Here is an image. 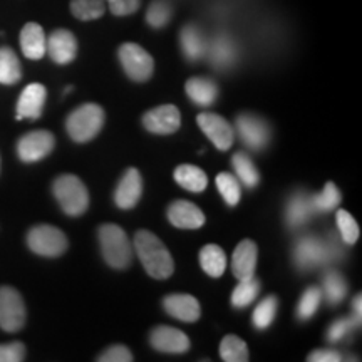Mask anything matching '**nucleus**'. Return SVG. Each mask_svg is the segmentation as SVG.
Here are the masks:
<instances>
[{
    "label": "nucleus",
    "mask_w": 362,
    "mask_h": 362,
    "mask_svg": "<svg viewBox=\"0 0 362 362\" xmlns=\"http://www.w3.org/2000/svg\"><path fill=\"white\" fill-rule=\"evenodd\" d=\"M134 252L148 272L149 277L165 280L173 275L175 262L165 243L148 230H139L134 235Z\"/></svg>",
    "instance_id": "obj_1"
},
{
    "label": "nucleus",
    "mask_w": 362,
    "mask_h": 362,
    "mask_svg": "<svg viewBox=\"0 0 362 362\" xmlns=\"http://www.w3.org/2000/svg\"><path fill=\"white\" fill-rule=\"evenodd\" d=\"M99 243H101V252L104 260L112 269L123 270L133 262L134 248L124 230L117 225L106 223L99 228Z\"/></svg>",
    "instance_id": "obj_2"
},
{
    "label": "nucleus",
    "mask_w": 362,
    "mask_h": 362,
    "mask_svg": "<svg viewBox=\"0 0 362 362\" xmlns=\"http://www.w3.org/2000/svg\"><path fill=\"white\" fill-rule=\"evenodd\" d=\"M54 197L62 211L69 216H81L89 206V193L88 188L78 176L62 175L56 178L52 185Z\"/></svg>",
    "instance_id": "obj_3"
},
{
    "label": "nucleus",
    "mask_w": 362,
    "mask_h": 362,
    "mask_svg": "<svg viewBox=\"0 0 362 362\" xmlns=\"http://www.w3.org/2000/svg\"><path fill=\"white\" fill-rule=\"evenodd\" d=\"M104 124V111L101 106L88 103L72 111L66 121L67 134L76 143H88L99 134Z\"/></svg>",
    "instance_id": "obj_4"
},
{
    "label": "nucleus",
    "mask_w": 362,
    "mask_h": 362,
    "mask_svg": "<svg viewBox=\"0 0 362 362\" xmlns=\"http://www.w3.org/2000/svg\"><path fill=\"white\" fill-rule=\"evenodd\" d=\"M27 245L40 257H61L67 250V237L64 232L52 225H37L27 233Z\"/></svg>",
    "instance_id": "obj_5"
},
{
    "label": "nucleus",
    "mask_w": 362,
    "mask_h": 362,
    "mask_svg": "<svg viewBox=\"0 0 362 362\" xmlns=\"http://www.w3.org/2000/svg\"><path fill=\"white\" fill-rule=\"evenodd\" d=\"M117 57H119L121 66H123L128 78L136 81V83H144L153 76L155 61L141 45L126 42L117 51Z\"/></svg>",
    "instance_id": "obj_6"
},
{
    "label": "nucleus",
    "mask_w": 362,
    "mask_h": 362,
    "mask_svg": "<svg viewBox=\"0 0 362 362\" xmlns=\"http://www.w3.org/2000/svg\"><path fill=\"white\" fill-rule=\"evenodd\" d=\"M24 298L13 287H0V329L17 332L25 325Z\"/></svg>",
    "instance_id": "obj_7"
},
{
    "label": "nucleus",
    "mask_w": 362,
    "mask_h": 362,
    "mask_svg": "<svg viewBox=\"0 0 362 362\" xmlns=\"http://www.w3.org/2000/svg\"><path fill=\"white\" fill-rule=\"evenodd\" d=\"M293 255H296L298 269L309 270L325 264L327 260H332L334 247H329V243H325L320 238L304 237L297 242Z\"/></svg>",
    "instance_id": "obj_8"
},
{
    "label": "nucleus",
    "mask_w": 362,
    "mask_h": 362,
    "mask_svg": "<svg viewBox=\"0 0 362 362\" xmlns=\"http://www.w3.org/2000/svg\"><path fill=\"white\" fill-rule=\"evenodd\" d=\"M54 144H56V139L49 131H30V133L22 136L17 143V155L24 163L40 161L51 155Z\"/></svg>",
    "instance_id": "obj_9"
},
{
    "label": "nucleus",
    "mask_w": 362,
    "mask_h": 362,
    "mask_svg": "<svg viewBox=\"0 0 362 362\" xmlns=\"http://www.w3.org/2000/svg\"><path fill=\"white\" fill-rule=\"evenodd\" d=\"M197 121L203 133L210 138V141L220 151H226V149L232 148L235 141V131L225 117L215 115V112H202Z\"/></svg>",
    "instance_id": "obj_10"
},
{
    "label": "nucleus",
    "mask_w": 362,
    "mask_h": 362,
    "mask_svg": "<svg viewBox=\"0 0 362 362\" xmlns=\"http://www.w3.org/2000/svg\"><path fill=\"white\" fill-rule=\"evenodd\" d=\"M237 131L243 143L253 151H260L270 141L269 124L255 115H240L237 117Z\"/></svg>",
    "instance_id": "obj_11"
},
{
    "label": "nucleus",
    "mask_w": 362,
    "mask_h": 362,
    "mask_svg": "<svg viewBox=\"0 0 362 362\" xmlns=\"http://www.w3.org/2000/svg\"><path fill=\"white\" fill-rule=\"evenodd\" d=\"M143 124L149 133L171 134L181 126V115L173 104L155 107L143 116Z\"/></svg>",
    "instance_id": "obj_12"
},
{
    "label": "nucleus",
    "mask_w": 362,
    "mask_h": 362,
    "mask_svg": "<svg viewBox=\"0 0 362 362\" xmlns=\"http://www.w3.org/2000/svg\"><path fill=\"white\" fill-rule=\"evenodd\" d=\"M45 52L56 64H69L78 54V40L74 34L66 29H57L49 35L45 44Z\"/></svg>",
    "instance_id": "obj_13"
},
{
    "label": "nucleus",
    "mask_w": 362,
    "mask_h": 362,
    "mask_svg": "<svg viewBox=\"0 0 362 362\" xmlns=\"http://www.w3.org/2000/svg\"><path fill=\"white\" fill-rule=\"evenodd\" d=\"M151 346L156 351L166 352V354H183L189 349V339L180 329L168 327V325H160V327L153 329L151 336H149Z\"/></svg>",
    "instance_id": "obj_14"
},
{
    "label": "nucleus",
    "mask_w": 362,
    "mask_h": 362,
    "mask_svg": "<svg viewBox=\"0 0 362 362\" xmlns=\"http://www.w3.org/2000/svg\"><path fill=\"white\" fill-rule=\"evenodd\" d=\"M143 194V180L136 168H128L115 192V202L121 210H131L138 205Z\"/></svg>",
    "instance_id": "obj_15"
},
{
    "label": "nucleus",
    "mask_w": 362,
    "mask_h": 362,
    "mask_svg": "<svg viewBox=\"0 0 362 362\" xmlns=\"http://www.w3.org/2000/svg\"><path fill=\"white\" fill-rule=\"evenodd\" d=\"M47 90L42 84H29L22 90L19 103H17V119H39L45 106Z\"/></svg>",
    "instance_id": "obj_16"
},
{
    "label": "nucleus",
    "mask_w": 362,
    "mask_h": 362,
    "mask_svg": "<svg viewBox=\"0 0 362 362\" xmlns=\"http://www.w3.org/2000/svg\"><path fill=\"white\" fill-rule=\"evenodd\" d=\"M168 220L181 230H197L205 223V214L194 203L178 200L168 206Z\"/></svg>",
    "instance_id": "obj_17"
},
{
    "label": "nucleus",
    "mask_w": 362,
    "mask_h": 362,
    "mask_svg": "<svg viewBox=\"0 0 362 362\" xmlns=\"http://www.w3.org/2000/svg\"><path fill=\"white\" fill-rule=\"evenodd\" d=\"M165 310L168 312L175 319L183 320V322H194V320L200 319L202 309L198 300L188 293H173L168 296L163 302Z\"/></svg>",
    "instance_id": "obj_18"
},
{
    "label": "nucleus",
    "mask_w": 362,
    "mask_h": 362,
    "mask_svg": "<svg viewBox=\"0 0 362 362\" xmlns=\"http://www.w3.org/2000/svg\"><path fill=\"white\" fill-rule=\"evenodd\" d=\"M257 257H259V250H257L255 243L252 240H243L233 252L232 270L235 277L238 280L253 277L257 267Z\"/></svg>",
    "instance_id": "obj_19"
},
{
    "label": "nucleus",
    "mask_w": 362,
    "mask_h": 362,
    "mask_svg": "<svg viewBox=\"0 0 362 362\" xmlns=\"http://www.w3.org/2000/svg\"><path fill=\"white\" fill-rule=\"evenodd\" d=\"M45 44H47V37H45L44 29L35 22H29L21 30V49L27 59L33 61H39L45 56Z\"/></svg>",
    "instance_id": "obj_20"
},
{
    "label": "nucleus",
    "mask_w": 362,
    "mask_h": 362,
    "mask_svg": "<svg viewBox=\"0 0 362 362\" xmlns=\"http://www.w3.org/2000/svg\"><path fill=\"white\" fill-rule=\"evenodd\" d=\"M175 180L176 183L180 185L181 188L188 189L192 193H202L205 192L206 185H208V178L205 175V171L198 166L193 165H181L175 170Z\"/></svg>",
    "instance_id": "obj_21"
},
{
    "label": "nucleus",
    "mask_w": 362,
    "mask_h": 362,
    "mask_svg": "<svg viewBox=\"0 0 362 362\" xmlns=\"http://www.w3.org/2000/svg\"><path fill=\"white\" fill-rule=\"evenodd\" d=\"M187 94L198 106H210L218 96V88L211 79L193 78L187 83Z\"/></svg>",
    "instance_id": "obj_22"
},
{
    "label": "nucleus",
    "mask_w": 362,
    "mask_h": 362,
    "mask_svg": "<svg viewBox=\"0 0 362 362\" xmlns=\"http://www.w3.org/2000/svg\"><path fill=\"white\" fill-rule=\"evenodd\" d=\"M22 78V66L11 47H0V84H17Z\"/></svg>",
    "instance_id": "obj_23"
},
{
    "label": "nucleus",
    "mask_w": 362,
    "mask_h": 362,
    "mask_svg": "<svg viewBox=\"0 0 362 362\" xmlns=\"http://www.w3.org/2000/svg\"><path fill=\"white\" fill-rule=\"evenodd\" d=\"M314 211L315 210L314 205H312L310 197H307L304 193H298L288 202L287 223L291 225L292 228H297V226L307 223V220L310 218Z\"/></svg>",
    "instance_id": "obj_24"
},
{
    "label": "nucleus",
    "mask_w": 362,
    "mask_h": 362,
    "mask_svg": "<svg viewBox=\"0 0 362 362\" xmlns=\"http://www.w3.org/2000/svg\"><path fill=\"white\" fill-rule=\"evenodd\" d=\"M200 265L210 277H221L226 270V255L218 245H205L200 252Z\"/></svg>",
    "instance_id": "obj_25"
},
{
    "label": "nucleus",
    "mask_w": 362,
    "mask_h": 362,
    "mask_svg": "<svg viewBox=\"0 0 362 362\" xmlns=\"http://www.w3.org/2000/svg\"><path fill=\"white\" fill-rule=\"evenodd\" d=\"M180 40L185 56H187L189 61H197V59H200L206 51L205 39H203L200 30L193 25L185 27V29L181 30Z\"/></svg>",
    "instance_id": "obj_26"
},
{
    "label": "nucleus",
    "mask_w": 362,
    "mask_h": 362,
    "mask_svg": "<svg viewBox=\"0 0 362 362\" xmlns=\"http://www.w3.org/2000/svg\"><path fill=\"white\" fill-rule=\"evenodd\" d=\"M232 165L235 168V173H237V176H238V180L242 181L245 187L253 188L259 185L260 173H259V170L255 168L252 158L248 156L247 153H237V155L233 156Z\"/></svg>",
    "instance_id": "obj_27"
},
{
    "label": "nucleus",
    "mask_w": 362,
    "mask_h": 362,
    "mask_svg": "<svg viewBox=\"0 0 362 362\" xmlns=\"http://www.w3.org/2000/svg\"><path fill=\"white\" fill-rule=\"evenodd\" d=\"M238 285L235 287V291L232 293V304L237 309H243V307H248L259 297L260 292V282L255 277L245 279V280H238Z\"/></svg>",
    "instance_id": "obj_28"
},
{
    "label": "nucleus",
    "mask_w": 362,
    "mask_h": 362,
    "mask_svg": "<svg viewBox=\"0 0 362 362\" xmlns=\"http://www.w3.org/2000/svg\"><path fill=\"white\" fill-rule=\"evenodd\" d=\"M220 356L226 362H247L250 359L248 347L237 336H226L220 344Z\"/></svg>",
    "instance_id": "obj_29"
},
{
    "label": "nucleus",
    "mask_w": 362,
    "mask_h": 362,
    "mask_svg": "<svg viewBox=\"0 0 362 362\" xmlns=\"http://www.w3.org/2000/svg\"><path fill=\"white\" fill-rule=\"evenodd\" d=\"M104 0H71V12L79 21H96L104 16Z\"/></svg>",
    "instance_id": "obj_30"
},
{
    "label": "nucleus",
    "mask_w": 362,
    "mask_h": 362,
    "mask_svg": "<svg viewBox=\"0 0 362 362\" xmlns=\"http://www.w3.org/2000/svg\"><path fill=\"white\" fill-rule=\"evenodd\" d=\"M235 56H237V52H235V45L230 39L218 37L211 44L210 59L216 67H228L233 64Z\"/></svg>",
    "instance_id": "obj_31"
},
{
    "label": "nucleus",
    "mask_w": 362,
    "mask_h": 362,
    "mask_svg": "<svg viewBox=\"0 0 362 362\" xmlns=\"http://www.w3.org/2000/svg\"><path fill=\"white\" fill-rule=\"evenodd\" d=\"M216 188L228 206H235L240 202L242 188H240V181L233 175L220 173L216 176Z\"/></svg>",
    "instance_id": "obj_32"
},
{
    "label": "nucleus",
    "mask_w": 362,
    "mask_h": 362,
    "mask_svg": "<svg viewBox=\"0 0 362 362\" xmlns=\"http://www.w3.org/2000/svg\"><path fill=\"white\" fill-rule=\"evenodd\" d=\"M277 307L279 300L274 296L264 298V300L257 305V309L253 310V325H255L257 329L270 327L275 315H277Z\"/></svg>",
    "instance_id": "obj_33"
},
{
    "label": "nucleus",
    "mask_w": 362,
    "mask_h": 362,
    "mask_svg": "<svg viewBox=\"0 0 362 362\" xmlns=\"http://www.w3.org/2000/svg\"><path fill=\"white\" fill-rule=\"evenodd\" d=\"M341 198L342 197H341V192H339V188L332 183V181H329V183L324 187L322 192L315 194V197H310V200L315 211H330L339 206Z\"/></svg>",
    "instance_id": "obj_34"
},
{
    "label": "nucleus",
    "mask_w": 362,
    "mask_h": 362,
    "mask_svg": "<svg viewBox=\"0 0 362 362\" xmlns=\"http://www.w3.org/2000/svg\"><path fill=\"white\" fill-rule=\"evenodd\" d=\"M324 292L332 305H337L339 302H342V298L347 293V284L342 279V275H339L337 272H329L324 277Z\"/></svg>",
    "instance_id": "obj_35"
},
{
    "label": "nucleus",
    "mask_w": 362,
    "mask_h": 362,
    "mask_svg": "<svg viewBox=\"0 0 362 362\" xmlns=\"http://www.w3.org/2000/svg\"><path fill=\"white\" fill-rule=\"evenodd\" d=\"M320 300H322V292H320V288H317V287L307 288L305 293L300 298V302H298V307H297L298 319H302V320L310 319V317L317 312V309H319Z\"/></svg>",
    "instance_id": "obj_36"
},
{
    "label": "nucleus",
    "mask_w": 362,
    "mask_h": 362,
    "mask_svg": "<svg viewBox=\"0 0 362 362\" xmlns=\"http://www.w3.org/2000/svg\"><path fill=\"white\" fill-rule=\"evenodd\" d=\"M337 228L341 232V237L347 245H354V243L359 240V225L357 221L352 218V215L346 210L337 211Z\"/></svg>",
    "instance_id": "obj_37"
},
{
    "label": "nucleus",
    "mask_w": 362,
    "mask_h": 362,
    "mask_svg": "<svg viewBox=\"0 0 362 362\" xmlns=\"http://www.w3.org/2000/svg\"><path fill=\"white\" fill-rule=\"evenodd\" d=\"M170 19H171V7L168 2H165V0H155V2L149 6L146 12V21L151 27H155V29H161V27L168 24Z\"/></svg>",
    "instance_id": "obj_38"
},
{
    "label": "nucleus",
    "mask_w": 362,
    "mask_h": 362,
    "mask_svg": "<svg viewBox=\"0 0 362 362\" xmlns=\"http://www.w3.org/2000/svg\"><path fill=\"white\" fill-rule=\"evenodd\" d=\"M356 324H357V320L354 319V317H344V319L336 320V322L330 325L329 330H327V339L330 342L342 341V339L346 337L347 334H349L351 330L356 327ZM357 325H359V324H357Z\"/></svg>",
    "instance_id": "obj_39"
},
{
    "label": "nucleus",
    "mask_w": 362,
    "mask_h": 362,
    "mask_svg": "<svg viewBox=\"0 0 362 362\" xmlns=\"http://www.w3.org/2000/svg\"><path fill=\"white\" fill-rule=\"evenodd\" d=\"M25 359V346L22 342L0 344V362H22Z\"/></svg>",
    "instance_id": "obj_40"
},
{
    "label": "nucleus",
    "mask_w": 362,
    "mask_h": 362,
    "mask_svg": "<svg viewBox=\"0 0 362 362\" xmlns=\"http://www.w3.org/2000/svg\"><path fill=\"white\" fill-rule=\"evenodd\" d=\"M99 362H131L133 361V356H131V351L128 347L121 346V344H116V346L107 347L106 351L101 352L98 357Z\"/></svg>",
    "instance_id": "obj_41"
},
{
    "label": "nucleus",
    "mask_w": 362,
    "mask_h": 362,
    "mask_svg": "<svg viewBox=\"0 0 362 362\" xmlns=\"http://www.w3.org/2000/svg\"><path fill=\"white\" fill-rule=\"evenodd\" d=\"M110 4V11L117 17L131 16L139 8L141 0H107Z\"/></svg>",
    "instance_id": "obj_42"
},
{
    "label": "nucleus",
    "mask_w": 362,
    "mask_h": 362,
    "mask_svg": "<svg viewBox=\"0 0 362 362\" xmlns=\"http://www.w3.org/2000/svg\"><path fill=\"white\" fill-rule=\"evenodd\" d=\"M342 356L336 351H329V349H320V351H314L309 356L310 362H337L341 361Z\"/></svg>",
    "instance_id": "obj_43"
},
{
    "label": "nucleus",
    "mask_w": 362,
    "mask_h": 362,
    "mask_svg": "<svg viewBox=\"0 0 362 362\" xmlns=\"http://www.w3.org/2000/svg\"><path fill=\"white\" fill-rule=\"evenodd\" d=\"M352 309H354V319L357 320V324H361V319H362V297H361V293L354 298Z\"/></svg>",
    "instance_id": "obj_44"
},
{
    "label": "nucleus",
    "mask_w": 362,
    "mask_h": 362,
    "mask_svg": "<svg viewBox=\"0 0 362 362\" xmlns=\"http://www.w3.org/2000/svg\"><path fill=\"white\" fill-rule=\"evenodd\" d=\"M104 2H107V0H104Z\"/></svg>",
    "instance_id": "obj_45"
}]
</instances>
